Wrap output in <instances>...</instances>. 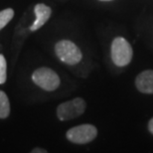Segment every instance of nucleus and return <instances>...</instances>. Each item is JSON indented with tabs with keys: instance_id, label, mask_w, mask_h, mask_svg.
Masks as SVG:
<instances>
[{
	"instance_id": "nucleus-1",
	"label": "nucleus",
	"mask_w": 153,
	"mask_h": 153,
	"mask_svg": "<svg viewBox=\"0 0 153 153\" xmlns=\"http://www.w3.org/2000/svg\"><path fill=\"white\" fill-rule=\"evenodd\" d=\"M132 48L126 40L122 37H116L111 43V59L114 65L124 67L132 59Z\"/></svg>"
},
{
	"instance_id": "nucleus-2",
	"label": "nucleus",
	"mask_w": 153,
	"mask_h": 153,
	"mask_svg": "<svg viewBox=\"0 0 153 153\" xmlns=\"http://www.w3.org/2000/svg\"><path fill=\"white\" fill-rule=\"evenodd\" d=\"M55 52L63 63L68 65H76L81 62L82 54L75 43L69 40H62L55 46Z\"/></svg>"
},
{
	"instance_id": "nucleus-3",
	"label": "nucleus",
	"mask_w": 153,
	"mask_h": 153,
	"mask_svg": "<svg viewBox=\"0 0 153 153\" xmlns=\"http://www.w3.org/2000/svg\"><path fill=\"white\" fill-rule=\"evenodd\" d=\"M32 79L40 88L48 91L57 90L60 85V78L50 68H39L33 73Z\"/></svg>"
},
{
	"instance_id": "nucleus-4",
	"label": "nucleus",
	"mask_w": 153,
	"mask_h": 153,
	"mask_svg": "<svg viewBox=\"0 0 153 153\" xmlns=\"http://www.w3.org/2000/svg\"><path fill=\"white\" fill-rule=\"evenodd\" d=\"M85 109V102L81 97H76L72 100L61 103L57 108V116L62 121L70 120L82 115Z\"/></svg>"
},
{
	"instance_id": "nucleus-5",
	"label": "nucleus",
	"mask_w": 153,
	"mask_h": 153,
	"mask_svg": "<svg viewBox=\"0 0 153 153\" xmlns=\"http://www.w3.org/2000/svg\"><path fill=\"white\" fill-rule=\"evenodd\" d=\"M67 138L76 144H85L96 138L97 129L93 124H81L67 131Z\"/></svg>"
},
{
	"instance_id": "nucleus-6",
	"label": "nucleus",
	"mask_w": 153,
	"mask_h": 153,
	"mask_svg": "<svg viewBox=\"0 0 153 153\" xmlns=\"http://www.w3.org/2000/svg\"><path fill=\"white\" fill-rule=\"evenodd\" d=\"M135 85L143 94H153V70L140 73L135 79Z\"/></svg>"
},
{
	"instance_id": "nucleus-7",
	"label": "nucleus",
	"mask_w": 153,
	"mask_h": 153,
	"mask_svg": "<svg viewBox=\"0 0 153 153\" xmlns=\"http://www.w3.org/2000/svg\"><path fill=\"white\" fill-rule=\"evenodd\" d=\"M34 11L36 15V20H35V22L32 24V26L30 27L31 31H36V30L41 28V27L48 21L52 13L51 8L47 5L43 4V3H39V4L36 5Z\"/></svg>"
},
{
	"instance_id": "nucleus-8",
	"label": "nucleus",
	"mask_w": 153,
	"mask_h": 153,
	"mask_svg": "<svg viewBox=\"0 0 153 153\" xmlns=\"http://www.w3.org/2000/svg\"><path fill=\"white\" fill-rule=\"evenodd\" d=\"M10 114V102L6 94L0 91V118H6Z\"/></svg>"
},
{
	"instance_id": "nucleus-9",
	"label": "nucleus",
	"mask_w": 153,
	"mask_h": 153,
	"mask_svg": "<svg viewBox=\"0 0 153 153\" xmlns=\"http://www.w3.org/2000/svg\"><path fill=\"white\" fill-rule=\"evenodd\" d=\"M13 16H14V10L11 8H7L0 11V30L4 28L10 22Z\"/></svg>"
},
{
	"instance_id": "nucleus-10",
	"label": "nucleus",
	"mask_w": 153,
	"mask_h": 153,
	"mask_svg": "<svg viewBox=\"0 0 153 153\" xmlns=\"http://www.w3.org/2000/svg\"><path fill=\"white\" fill-rule=\"evenodd\" d=\"M7 79V64L3 55L0 54V85L4 84Z\"/></svg>"
},
{
	"instance_id": "nucleus-11",
	"label": "nucleus",
	"mask_w": 153,
	"mask_h": 153,
	"mask_svg": "<svg viewBox=\"0 0 153 153\" xmlns=\"http://www.w3.org/2000/svg\"><path fill=\"white\" fill-rule=\"evenodd\" d=\"M32 153H47V150L43 148H35L31 151Z\"/></svg>"
},
{
	"instance_id": "nucleus-12",
	"label": "nucleus",
	"mask_w": 153,
	"mask_h": 153,
	"mask_svg": "<svg viewBox=\"0 0 153 153\" xmlns=\"http://www.w3.org/2000/svg\"><path fill=\"white\" fill-rule=\"evenodd\" d=\"M148 130L150 131V133L153 134V117L148 122Z\"/></svg>"
},
{
	"instance_id": "nucleus-13",
	"label": "nucleus",
	"mask_w": 153,
	"mask_h": 153,
	"mask_svg": "<svg viewBox=\"0 0 153 153\" xmlns=\"http://www.w3.org/2000/svg\"><path fill=\"white\" fill-rule=\"evenodd\" d=\"M102 1H109V0H102Z\"/></svg>"
}]
</instances>
